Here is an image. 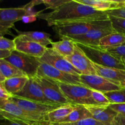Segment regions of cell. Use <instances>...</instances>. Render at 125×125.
I'll use <instances>...</instances> for the list:
<instances>
[{"label":"cell","mask_w":125,"mask_h":125,"mask_svg":"<svg viewBox=\"0 0 125 125\" xmlns=\"http://www.w3.org/2000/svg\"><path fill=\"white\" fill-rule=\"evenodd\" d=\"M4 122H1L0 123V125H22L18 123H15V122H10V121H7V120H3Z\"/></svg>","instance_id":"obj_40"},{"label":"cell","mask_w":125,"mask_h":125,"mask_svg":"<svg viewBox=\"0 0 125 125\" xmlns=\"http://www.w3.org/2000/svg\"><path fill=\"white\" fill-rule=\"evenodd\" d=\"M12 51H2L0 50V59H6L10 56Z\"/></svg>","instance_id":"obj_39"},{"label":"cell","mask_w":125,"mask_h":125,"mask_svg":"<svg viewBox=\"0 0 125 125\" xmlns=\"http://www.w3.org/2000/svg\"><path fill=\"white\" fill-rule=\"evenodd\" d=\"M85 107L91 114L93 118L105 124L113 125L115 118L118 115L109 106H85Z\"/></svg>","instance_id":"obj_18"},{"label":"cell","mask_w":125,"mask_h":125,"mask_svg":"<svg viewBox=\"0 0 125 125\" xmlns=\"http://www.w3.org/2000/svg\"><path fill=\"white\" fill-rule=\"evenodd\" d=\"M92 98L96 103L97 106H108L111 104L109 100L106 98L104 94L101 92L92 90Z\"/></svg>","instance_id":"obj_28"},{"label":"cell","mask_w":125,"mask_h":125,"mask_svg":"<svg viewBox=\"0 0 125 125\" xmlns=\"http://www.w3.org/2000/svg\"><path fill=\"white\" fill-rule=\"evenodd\" d=\"M61 39H62L61 41L52 42L51 45V48L63 57L71 56L74 52L75 43L68 37H62Z\"/></svg>","instance_id":"obj_23"},{"label":"cell","mask_w":125,"mask_h":125,"mask_svg":"<svg viewBox=\"0 0 125 125\" xmlns=\"http://www.w3.org/2000/svg\"><path fill=\"white\" fill-rule=\"evenodd\" d=\"M37 75L50 79L57 83L84 85L81 82L79 76L60 71L46 63L40 64Z\"/></svg>","instance_id":"obj_9"},{"label":"cell","mask_w":125,"mask_h":125,"mask_svg":"<svg viewBox=\"0 0 125 125\" xmlns=\"http://www.w3.org/2000/svg\"><path fill=\"white\" fill-rule=\"evenodd\" d=\"M104 94L109 100L111 104L125 103V87L120 90L106 92Z\"/></svg>","instance_id":"obj_27"},{"label":"cell","mask_w":125,"mask_h":125,"mask_svg":"<svg viewBox=\"0 0 125 125\" xmlns=\"http://www.w3.org/2000/svg\"><path fill=\"white\" fill-rule=\"evenodd\" d=\"M114 125H125V116L118 114L114 121Z\"/></svg>","instance_id":"obj_37"},{"label":"cell","mask_w":125,"mask_h":125,"mask_svg":"<svg viewBox=\"0 0 125 125\" xmlns=\"http://www.w3.org/2000/svg\"><path fill=\"white\" fill-rule=\"evenodd\" d=\"M42 12H39L37 18L46 21L49 26L109 19L106 12L96 10L76 0H68L59 7L48 13H42Z\"/></svg>","instance_id":"obj_1"},{"label":"cell","mask_w":125,"mask_h":125,"mask_svg":"<svg viewBox=\"0 0 125 125\" xmlns=\"http://www.w3.org/2000/svg\"><path fill=\"white\" fill-rule=\"evenodd\" d=\"M106 13L109 16L125 19V7L110 10L107 11Z\"/></svg>","instance_id":"obj_35"},{"label":"cell","mask_w":125,"mask_h":125,"mask_svg":"<svg viewBox=\"0 0 125 125\" xmlns=\"http://www.w3.org/2000/svg\"><path fill=\"white\" fill-rule=\"evenodd\" d=\"M80 3L89 6L95 10L101 12H107L110 10L125 7V0H76Z\"/></svg>","instance_id":"obj_19"},{"label":"cell","mask_w":125,"mask_h":125,"mask_svg":"<svg viewBox=\"0 0 125 125\" xmlns=\"http://www.w3.org/2000/svg\"><path fill=\"white\" fill-rule=\"evenodd\" d=\"M41 63H46L54 68L68 74L80 76L82 73L74 68L65 57L55 51L52 48H46V51L43 56L39 58Z\"/></svg>","instance_id":"obj_8"},{"label":"cell","mask_w":125,"mask_h":125,"mask_svg":"<svg viewBox=\"0 0 125 125\" xmlns=\"http://www.w3.org/2000/svg\"><path fill=\"white\" fill-rule=\"evenodd\" d=\"M33 78L40 85L45 97L52 104L61 105L72 104L62 94L58 83L38 75H36Z\"/></svg>","instance_id":"obj_7"},{"label":"cell","mask_w":125,"mask_h":125,"mask_svg":"<svg viewBox=\"0 0 125 125\" xmlns=\"http://www.w3.org/2000/svg\"><path fill=\"white\" fill-rule=\"evenodd\" d=\"M115 32L113 28L93 29L84 35L68 37L74 42L94 47H98L100 41L103 37Z\"/></svg>","instance_id":"obj_15"},{"label":"cell","mask_w":125,"mask_h":125,"mask_svg":"<svg viewBox=\"0 0 125 125\" xmlns=\"http://www.w3.org/2000/svg\"><path fill=\"white\" fill-rule=\"evenodd\" d=\"M75 43V42H74ZM66 59L82 74L84 75H97L94 63L88 58L84 51L76 45L73 53L71 56L65 57Z\"/></svg>","instance_id":"obj_10"},{"label":"cell","mask_w":125,"mask_h":125,"mask_svg":"<svg viewBox=\"0 0 125 125\" xmlns=\"http://www.w3.org/2000/svg\"><path fill=\"white\" fill-rule=\"evenodd\" d=\"M12 97V95L7 91L3 84L0 83V106L8 102Z\"/></svg>","instance_id":"obj_34"},{"label":"cell","mask_w":125,"mask_h":125,"mask_svg":"<svg viewBox=\"0 0 125 125\" xmlns=\"http://www.w3.org/2000/svg\"><path fill=\"white\" fill-rule=\"evenodd\" d=\"M60 89L64 96L73 105L97 106L92 98V91L85 85L64 84L58 83Z\"/></svg>","instance_id":"obj_5"},{"label":"cell","mask_w":125,"mask_h":125,"mask_svg":"<svg viewBox=\"0 0 125 125\" xmlns=\"http://www.w3.org/2000/svg\"><path fill=\"white\" fill-rule=\"evenodd\" d=\"M10 100L16 104L22 109L29 113L43 116V117H45L46 115L50 112L63 106L61 104H50L30 101V100L20 98L15 96H12Z\"/></svg>","instance_id":"obj_11"},{"label":"cell","mask_w":125,"mask_h":125,"mask_svg":"<svg viewBox=\"0 0 125 125\" xmlns=\"http://www.w3.org/2000/svg\"><path fill=\"white\" fill-rule=\"evenodd\" d=\"M0 71L6 79L15 77L26 76L21 71L4 59H0Z\"/></svg>","instance_id":"obj_26"},{"label":"cell","mask_w":125,"mask_h":125,"mask_svg":"<svg viewBox=\"0 0 125 125\" xmlns=\"http://www.w3.org/2000/svg\"><path fill=\"white\" fill-rule=\"evenodd\" d=\"M4 59L21 71L29 78H34L37 75L38 69L42 63L39 58L29 56L16 50L12 51L10 56Z\"/></svg>","instance_id":"obj_6"},{"label":"cell","mask_w":125,"mask_h":125,"mask_svg":"<svg viewBox=\"0 0 125 125\" xmlns=\"http://www.w3.org/2000/svg\"><path fill=\"white\" fill-rule=\"evenodd\" d=\"M76 105H63L53 111H51L45 116L46 121L52 124L59 123L67 117L75 109Z\"/></svg>","instance_id":"obj_22"},{"label":"cell","mask_w":125,"mask_h":125,"mask_svg":"<svg viewBox=\"0 0 125 125\" xmlns=\"http://www.w3.org/2000/svg\"><path fill=\"white\" fill-rule=\"evenodd\" d=\"M125 45V44H124V45Z\"/></svg>","instance_id":"obj_45"},{"label":"cell","mask_w":125,"mask_h":125,"mask_svg":"<svg viewBox=\"0 0 125 125\" xmlns=\"http://www.w3.org/2000/svg\"><path fill=\"white\" fill-rule=\"evenodd\" d=\"M29 78L27 76L15 77L6 79L2 84L7 91L14 96L21 91L28 82Z\"/></svg>","instance_id":"obj_25"},{"label":"cell","mask_w":125,"mask_h":125,"mask_svg":"<svg viewBox=\"0 0 125 125\" xmlns=\"http://www.w3.org/2000/svg\"><path fill=\"white\" fill-rule=\"evenodd\" d=\"M122 62H123V63H124V65H125V61H122Z\"/></svg>","instance_id":"obj_44"},{"label":"cell","mask_w":125,"mask_h":125,"mask_svg":"<svg viewBox=\"0 0 125 125\" xmlns=\"http://www.w3.org/2000/svg\"><path fill=\"white\" fill-rule=\"evenodd\" d=\"M13 41L16 51L37 58L42 57L47 48L34 42L23 40L18 35L14 38Z\"/></svg>","instance_id":"obj_17"},{"label":"cell","mask_w":125,"mask_h":125,"mask_svg":"<svg viewBox=\"0 0 125 125\" xmlns=\"http://www.w3.org/2000/svg\"></svg>","instance_id":"obj_46"},{"label":"cell","mask_w":125,"mask_h":125,"mask_svg":"<svg viewBox=\"0 0 125 125\" xmlns=\"http://www.w3.org/2000/svg\"><path fill=\"white\" fill-rule=\"evenodd\" d=\"M94 66L97 75L121 87H125V70L103 67L94 63Z\"/></svg>","instance_id":"obj_16"},{"label":"cell","mask_w":125,"mask_h":125,"mask_svg":"<svg viewBox=\"0 0 125 125\" xmlns=\"http://www.w3.org/2000/svg\"><path fill=\"white\" fill-rule=\"evenodd\" d=\"M81 82L85 87L91 90L104 93L120 90L123 87L118 86L109 81L98 75H84L79 76Z\"/></svg>","instance_id":"obj_13"},{"label":"cell","mask_w":125,"mask_h":125,"mask_svg":"<svg viewBox=\"0 0 125 125\" xmlns=\"http://www.w3.org/2000/svg\"><path fill=\"white\" fill-rule=\"evenodd\" d=\"M109 106L118 114L125 116V103L110 104Z\"/></svg>","instance_id":"obj_36"},{"label":"cell","mask_w":125,"mask_h":125,"mask_svg":"<svg viewBox=\"0 0 125 125\" xmlns=\"http://www.w3.org/2000/svg\"><path fill=\"white\" fill-rule=\"evenodd\" d=\"M6 80V78L4 77V76L2 75V74L1 73V71H0V83H3L4 82V81Z\"/></svg>","instance_id":"obj_41"},{"label":"cell","mask_w":125,"mask_h":125,"mask_svg":"<svg viewBox=\"0 0 125 125\" xmlns=\"http://www.w3.org/2000/svg\"><path fill=\"white\" fill-rule=\"evenodd\" d=\"M76 43L93 63L103 67L125 70L124 63L112 56L107 51L98 47L88 46L78 43Z\"/></svg>","instance_id":"obj_4"},{"label":"cell","mask_w":125,"mask_h":125,"mask_svg":"<svg viewBox=\"0 0 125 125\" xmlns=\"http://www.w3.org/2000/svg\"><path fill=\"white\" fill-rule=\"evenodd\" d=\"M112 23L109 19L106 20L86 21L76 22L53 26L55 32L62 37H70L84 35L88 32L96 29L112 28Z\"/></svg>","instance_id":"obj_3"},{"label":"cell","mask_w":125,"mask_h":125,"mask_svg":"<svg viewBox=\"0 0 125 125\" xmlns=\"http://www.w3.org/2000/svg\"><path fill=\"white\" fill-rule=\"evenodd\" d=\"M20 38L23 40L34 42L42 46L46 47L48 45H51L53 42L51 39V35L45 32L39 31H17Z\"/></svg>","instance_id":"obj_20"},{"label":"cell","mask_w":125,"mask_h":125,"mask_svg":"<svg viewBox=\"0 0 125 125\" xmlns=\"http://www.w3.org/2000/svg\"><path fill=\"white\" fill-rule=\"evenodd\" d=\"M4 35H6V34H5L4 32H2L0 31V37H2V36H4Z\"/></svg>","instance_id":"obj_42"},{"label":"cell","mask_w":125,"mask_h":125,"mask_svg":"<svg viewBox=\"0 0 125 125\" xmlns=\"http://www.w3.org/2000/svg\"><path fill=\"white\" fill-rule=\"evenodd\" d=\"M125 43V35L115 31L100 40L98 48L107 51L109 49L122 46Z\"/></svg>","instance_id":"obj_21"},{"label":"cell","mask_w":125,"mask_h":125,"mask_svg":"<svg viewBox=\"0 0 125 125\" xmlns=\"http://www.w3.org/2000/svg\"><path fill=\"white\" fill-rule=\"evenodd\" d=\"M0 120H7L22 125H49L45 117L29 113L10 100L0 106Z\"/></svg>","instance_id":"obj_2"},{"label":"cell","mask_w":125,"mask_h":125,"mask_svg":"<svg viewBox=\"0 0 125 125\" xmlns=\"http://www.w3.org/2000/svg\"><path fill=\"white\" fill-rule=\"evenodd\" d=\"M68 1V0H42V4L46 6L45 9H50L54 10Z\"/></svg>","instance_id":"obj_32"},{"label":"cell","mask_w":125,"mask_h":125,"mask_svg":"<svg viewBox=\"0 0 125 125\" xmlns=\"http://www.w3.org/2000/svg\"><path fill=\"white\" fill-rule=\"evenodd\" d=\"M112 56L120 61H125V45L117 46L107 50Z\"/></svg>","instance_id":"obj_30"},{"label":"cell","mask_w":125,"mask_h":125,"mask_svg":"<svg viewBox=\"0 0 125 125\" xmlns=\"http://www.w3.org/2000/svg\"><path fill=\"white\" fill-rule=\"evenodd\" d=\"M49 125H60V124H52V123H50Z\"/></svg>","instance_id":"obj_43"},{"label":"cell","mask_w":125,"mask_h":125,"mask_svg":"<svg viewBox=\"0 0 125 125\" xmlns=\"http://www.w3.org/2000/svg\"><path fill=\"white\" fill-rule=\"evenodd\" d=\"M37 16H28L26 15L25 17H24L22 19V21L23 22L26 23H31V22L34 21L36 20L37 19Z\"/></svg>","instance_id":"obj_38"},{"label":"cell","mask_w":125,"mask_h":125,"mask_svg":"<svg viewBox=\"0 0 125 125\" xmlns=\"http://www.w3.org/2000/svg\"><path fill=\"white\" fill-rule=\"evenodd\" d=\"M0 50L10 51L15 50V45L13 40H10L4 36L0 37Z\"/></svg>","instance_id":"obj_31"},{"label":"cell","mask_w":125,"mask_h":125,"mask_svg":"<svg viewBox=\"0 0 125 125\" xmlns=\"http://www.w3.org/2000/svg\"><path fill=\"white\" fill-rule=\"evenodd\" d=\"M60 125H108L105 124V123H101L98 122L93 118H89L86 119L82 120L78 122L73 123H61Z\"/></svg>","instance_id":"obj_33"},{"label":"cell","mask_w":125,"mask_h":125,"mask_svg":"<svg viewBox=\"0 0 125 125\" xmlns=\"http://www.w3.org/2000/svg\"><path fill=\"white\" fill-rule=\"evenodd\" d=\"M14 96L30 101L54 104L45 97L41 87L33 78H29L23 89Z\"/></svg>","instance_id":"obj_14"},{"label":"cell","mask_w":125,"mask_h":125,"mask_svg":"<svg viewBox=\"0 0 125 125\" xmlns=\"http://www.w3.org/2000/svg\"><path fill=\"white\" fill-rule=\"evenodd\" d=\"M109 18L112 23V28L114 29V30L125 35V19L109 15Z\"/></svg>","instance_id":"obj_29"},{"label":"cell","mask_w":125,"mask_h":125,"mask_svg":"<svg viewBox=\"0 0 125 125\" xmlns=\"http://www.w3.org/2000/svg\"><path fill=\"white\" fill-rule=\"evenodd\" d=\"M26 15L24 6L16 8L0 9V31L9 34V29L13 28L14 23L22 20Z\"/></svg>","instance_id":"obj_12"},{"label":"cell","mask_w":125,"mask_h":125,"mask_svg":"<svg viewBox=\"0 0 125 125\" xmlns=\"http://www.w3.org/2000/svg\"><path fill=\"white\" fill-rule=\"evenodd\" d=\"M89 118H92V116L89 111L87 109L85 106L76 105L75 109L67 117L61 121L59 123L56 124L73 123Z\"/></svg>","instance_id":"obj_24"}]
</instances>
